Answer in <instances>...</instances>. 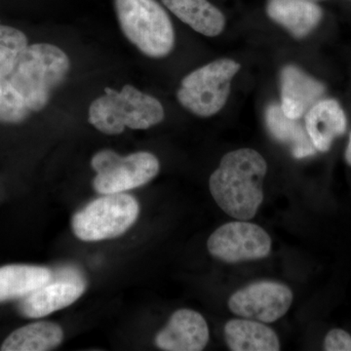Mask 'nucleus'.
<instances>
[{"instance_id":"nucleus-1","label":"nucleus","mask_w":351,"mask_h":351,"mask_svg":"<svg viewBox=\"0 0 351 351\" xmlns=\"http://www.w3.org/2000/svg\"><path fill=\"white\" fill-rule=\"evenodd\" d=\"M267 172V161L255 149L228 152L210 177V191L226 215L249 221L262 205L263 182Z\"/></svg>"},{"instance_id":"nucleus-2","label":"nucleus","mask_w":351,"mask_h":351,"mask_svg":"<svg viewBox=\"0 0 351 351\" xmlns=\"http://www.w3.org/2000/svg\"><path fill=\"white\" fill-rule=\"evenodd\" d=\"M71 62L68 55L48 43L32 44L25 48L9 78L31 112L47 106L53 90L64 82Z\"/></svg>"},{"instance_id":"nucleus-3","label":"nucleus","mask_w":351,"mask_h":351,"mask_svg":"<svg viewBox=\"0 0 351 351\" xmlns=\"http://www.w3.org/2000/svg\"><path fill=\"white\" fill-rule=\"evenodd\" d=\"M89 108L88 120L101 133L119 135L125 128L145 130L160 123L165 117L160 101L132 85L121 91L106 88Z\"/></svg>"},{"instance_id":"nucleus-4","label":"nucleus","mask_w":351,"mask_h":351,"mask_svg":"<svg viewBox=\"0 0 351 351\" xmlns=\"http://www.w3.org/2000/svg\"><path fill=\"white\" fill-rule=\"evenodd\" d=\"M115 11L124 36L143 54L163 58L175 43L169 16L156 0H115Z\"/></svg>"},{"instance_id":"nucleus-5","label":"nucleus","mask_w":351,"mask_h":351,"mask_svg":"<svg viewBox=\"0 0 351 351\" xmlns=\"http://www.w3.org/2000/svg\"><path fill=\"white\" fill-rule=\"evenodd\" d=\"M239 69L240 64L230 59L217 60L201 66L182 80L178 100L198 117L216 114L226 105L232 78Z\"/></svg>"},{"instance_id":"nucleus-6","label":"nucleus","mask_w":351,"mask_h":351,"mask_svg":"<svg viewBox=\"0 0 351 351\" xmlns=\"http://www.w3.org/2000/svg\"><path fill=\"white\" fill-rule=\"evenodd\" d=\"M73 216V232L83 241H101L123 234L140 212L138 201L126 193L103 195Z\"/></svg>"},{"instance_id":"nucleus-7","label":"nucleus","mask_w":351,"mask_h":351,"mask_svg":"<svg viewBox=\"0 0 351 351\" xmlns=\"http://www.w3.org/2000/svg\"><path fill=\"white\" fill-rule=\"evenodd\" d=\"M91 165L97 173L93 186L101 195L121 193L145 186L156 177L160 168L158 159L149 152L120 156L110 149L95 154Z\"/></svg>"},{"instance_id":"nucleus-8","label":"nucleus","mask_w":351,"mask_h":351,"mask_svg":"<svg viewBox=\"0 0 351 351\" xmlns=\"http://www.w3.org/2000/svg\"><path fill=\"white\" fill-rule=\"evenodd\" d=\"M271 245L269 233L263 228L239 219L215 230L208 239L207 248L217 260L237 263L267 257Z\"/></svg>"},{"instance_id":"nucleus-9","label":"nucleus","mask_w":351,"mask_h":351,"mask_svg":"<svg viewBox=\"0 0 351 351\" xmlns=\"http://www.w3.org/2000/svg\"><path fill=\"white\" fill-rule=\"evenodd\" d=\"M293 293L288 286L274 281H258L240 289L228 300V308L247 319L272 323L288 313Z\"/></svg>"},{"instance_id":"nucleus-10","label":"nucleus","mask_w":351,"mask_h":351,"mask_svg":"<svg viewBox=\"0 0 351 351\" xmlns=\"http://www.w3.org/2000/svg\"><path fill=\"white\" fill-rule=\"evenodd\" d=\"M86 289V281L77 269L64 267L51 272L47 282L23 298L20 313L25 317L40 318L71 306Z\"/></svg>"},{"instance_id":"nucleus-11","label":"nucleus","mask_w":351,"mask_h":351,"mask_svg":"<svg viewBox=\"0 0 351 351\" xmlns=\"http://www.w3.org/2000/svg\"><path fill=\"white\" fill-rule=\"evenodd\" d=\"M206 320L191 309H180L156 337V345L166 351H200L209 341Z\"/></svg>"},{"instance_id":"nucleus-12","label":"nucleus","mask_w":351,"mask_h":351,"mask_svg":"<svg viewBox=\"0 0 351 351\" xmlns=\"http://www.w3.org/2000/svg\"><path fill=\"white\" fill-rule=\"evenodd\" d=\"M322 83L294 66H287L281 73V108L288 117L301 119L324 94Z\"/></svg>"},{"instance_id":"nucleus-13","label":"nucleus","mask_w":351,"mask_h":351,"mask_svg":"<svg viewBox=\"0 0 351 351\" xmlns=\"http://www.w3.org/2000/svg\"><path fill=\"white\" fill-rule=\"evenodd\" d=\"M346 129V114L337 101H318L306 112V130L318 152L329 151L335 138Z\"/></svg>"},{"instance_id":"nucleus-14","label":"nucleus","mask_w":351,"mask_h":351,"mask_svg":"<svg viewBox=\"0 0 351 351\" xmlns=\"http://www.w3.org/2000/svg\"><path fill=\"white\" fill-rule=\"evenodd\" d=\"M267 12L298 38L313 32L322 18L320 7L308 0H269Z\"/></svg>"},{"instance_id":"nucleus-15","label":"nucleus","mask_w":351,"mask_h":351,"mask_svg":"<svg viewBox=\"0 0 351 351\" xmlns=\"http://www.w3.org/2000/svg\"><path fill=\"white\" fill-rule=\"evenodd\" d=\"M226 345L232 351H278L276 332L260 321L232 319L225 325Z\"/></svg>"},{"instance_id":"nucleus-16","label":"nucleus","mask_w":351,"mask_h":351,"mask_svg":"<svg viewBox=\"0 0 351 351\" xmlns=\"http://www.w3.org/2000/svg\"><path fill=\"white\" fill-rule=\"evenodd\" d=\"M162 2L184 24L203 36L213 38L225 29V16L208 0H162Z\"/></svg>"},{"instance_id":"nucleus-17","label":"nucleus","mask_w":351,"mask_h":351,"mask_svg":"<svg viewBox=\"0 0 351 351\" xmlns=\"http://www.w3.org/2000/svg\"><path fill=\"white\" fill-rule=\"evenodd\" d=\"M265 122L272 137L289 145L295 158H306L317 152L306 129L297 119L288 117L283 112L281 106L271 105L267 108Z\"/></svg>"},{"instance_id":"nucleus-18","label":"nucleus","mask_w":351,"mask_h":351,"mask_svg":"<svg viewBox=\"0 0 351 351\" xmlns=\"http://www.w3.org/2000/svg\"><path fill=\"white\" fill-rule=\"evenodd\" d=\"M51 277V270L36 265H11L0 267V302L21 299Z\"/></svg>"},{"instance_id":"nucleus-19","label":"nucleus","mask_w":351,"mask_h":351,"mask_svg":"<svg viewBox=\"0 0 351 351\" xmlns=\"http://www.w3.org/2000/svg\"><path fill=\"white\" fill-rule=\"evenodd\" d=\"M64 339L63 330L51 322H36L16 330L2 343V351L54 350Z\"/></svg>"},{"instance_id":"nucleus-20","label":"nucleus","mask_w":351,"mask_h":351,"mask_svg":"<svg viewBox=\"0 0 351 351\" xmlns=\"http://www.w3.org/2000/svg\"><path fill=\"white\" fill-rule=\"evenodd\" d=\"M27 46L24 32L0 24V76H8L12 73Z\"/></svg>"},{"instance_id":"nucleus-21","label":"nucleus","mask_w":351,"mask_h":351,"mask_svg":"<svg viewBox=\"0 0 351 351\" xmlns=\"http://www.w3.org/2000/svg\"><path fill=\"white\" fill-rule=\"evenodd\" d=\"M29 110L23 97L7 76H0V121L20 123L29 117Z\"/></svg>"},{"instance_id":"nucleus-22","label":"nucleus","mask_w":351,"mask_h":351,"mask_svg":"<svg viewBox=\"0 0 351 351\" xmlns=\"http://www.w3.org/2000/svg\"><path fill=\"white\" fill-rule=\"evenodd\" d=\"M326 351H351V336L341 329H332L324 339Z\"/></svg>"},{"instance_id":"nucleus-23","label":"nucleus","mask_w":351,"mask_h":351,"mask_svg":"<svg viewBox=\"0 0 351 351\" xmlns=\"http://www.w3.org/2000/svg\"><path fill=\"white\" fill-rule=\"evenodd\" d=\"M346 160L348 165L351 166V133L350 136V142H348V147H346Z\"/></svg>"}]
</instances>
